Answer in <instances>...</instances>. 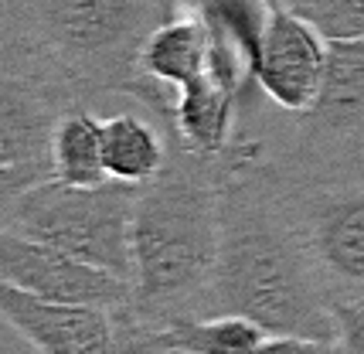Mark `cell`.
<instances>
[{"label":"cell","instance_id":"obj_9","mask_svg":"<svg viewBox=\"0 0 364 354\" xmlns=\"http://www.w3.org/2000/svg\"><path fill=\"white\" fill-rule=\"evenodd\" d=\"M68 106L58 85L0 62V167L51 174V136Z\"/></svg>","mask_w":364,"mask_h":354},{"label":"cell","instance_id":"obj_20","mask_svg":"<svg viewBox=\"0 0 364 354\" xmlns=\"http://www.w3.org/2000/svg\"><path fill=\"white\" fill-rule=\"evenodd\" d=\"M337 313V344L341 354H364V304L350 300H331Z\"/></svg>","mask_w":364,"mask_h":354},{"label":"cell","instance_id":"obj_16","mask_svg":"<svg viewBox=\"0 0 364 354\" xmlns=\"http://www.w3.org/2000/svg\"><path fill=\"white\" fill-rule=\"evenodd\" d=\"M177 4L198 11L205 17L208 31L228 41L242 58H249L255 72V55L266 34L272 0H177Z\"/></svg>","mask_w":364,"mask_h":354},{"label":"cell","instance_id":"obj_11","mask_svg":"<svg viewBox=\"0 0 364 354\" xmlns=\"http://www.w3.org/2000/svg\"><path fill=\"white\" fill-rule=\"evenodd\" d=\"M238 96L215 75L181 85L174 92V106L160 127L167 129L171 144L198 161L218 163L238 146Z\"/></svg>","mask_w":364,"mask_h":354},{"label":"cell","instance_id":"obj_4","mask_svg":"<svg viewBox=\"0 0 364 354\" xmlns=\"http://www.w3.org/2000/svg\"><path fill=\"white\" fill-rule=\"evenodd\" d=\"M276 191L331 300L364 304V150L269 161Z\"/></svg>","mask_w":364,"mask_h":354},{"label":"cell","instance_id":"obj_1","mask_svg":"<svg viewBox=\"0 0 364 354\" xmlns=\"http://www.w3.org/2000/svg\"><path fill=\"white\" fill-rule=\"evenodd\" d=\"M208 313H238L266 334L337 340V313L276 191L269 157L242 136L222 177V245Z\"/></svg>","mask_w":364,"mask_h":354},{"label":"cell","instance_id":"obj_15","mask_svg":"<svg viewBox=\"0 0 364 354\" xmlns=\"http://www.w3.org/2000/svg\"><path fill=\"white\" fill-rule=\"evenodd\" d=\"M160 334L174 354H255L266 338L259 323L238 313H205L164 323Z\"/></svg>","mask_w":364,"mask_h":354},{"label":"cell","instance_id":"obj_7","mask_svg":"<svg viewBox=\"0 0 364 354\" xmlns=\"http://www.w3.org/2000/svg\"><path fill=\"white\" fill-rule=\"evenodd\" d=\"M327 51L331 41L314 24L272 4L255 55V89H262V96H269L286 113H306L323 85Z\"/></svg>","mask_w":364,"mask_h":354},{"label":"cell","instance_id":"obj_3","mask_svg":"<svg viewBox=\"0 0 364 354\" xmlns=\"http://www.w3.org/2000/svg\"><path fill=\"white\" fill-rule=\"evenodd\" d=\"M228 157L218 163L198 161L171 144L167 167L150 184H140L133 208L129 304L157 327L208 313L222 245V177Z\"/></svg>","mask_w":364,"mask_h":354},{"label":"cell","instance_id":"obj_5","mask_svg":"<svg viewBox=\"0 0 364 354\" xmlns=\"http://www.w3.org/2000/svg\"><path fill=\"white\" fill-rule=\"evenodd\" d=\"M136 194L140 188L123 181L82 188L51 174L17 198L7 228L129 283Z\"/></svg>","mask_w":364,"mask_h":354},{"label":"cell","instance_id":"obj_21","mask_svg":"<svg viewBox=\"0 0 364 354\" xmlns=\"http://www.w3.org/2000/svg\"><path fill=\"white\" fill-rule=\"evenodd\" d=\"M255 354H341V344L300 334H266Z\"/></svg>","mask_w":364,"mask_h":354},{"label":"cell","instance_id":"obj_12","mask_svg":"<svg viewBox=\"0 0 364 354\" xmlns=\"http://www.w3.org/2000/svg\"><path fill=\"white\" fill-rule=\"evenodd\" d=\"M208 55H211V34H208L205 17L177 4L143 41L140 72L143 79L177 92L181 85L205 75Z\"/></svg>","mask_w":364,"mask_h":354},{"label":"cell","instance_id":"obj_8","mask_svg":"<svg viewBox=\"0 0 364 354\" xmlns=\"http://www.w3.org/2000/svg\"><path fill=\"white\" fill-rule=\"evenodd\" d=\"M296 150L317 157L364 150V38L331 41L323 85L314 106L300 113Z\"/></svg>","mask_w":364,"mask_h":354},{"label":"cell","instance_id":"obj_10","mask_svg":"<svg viewBox=\"0 0 364 354\" xmlns=\"http://www.w3.org/2000/svg\"><path fill=\"white\" fill-rule=\"evenodd\" d=\"M127 306V304H123ZM116 306L58 304L0 283V321L38 354H92L109 338Z\"/></svg>","mask_w":364,"mask_h":354},{"label":"cell","instance_id":"obj_18","mask_svg":"<svg viewBox=\"0 0 364 354\" xmlns=\"http://www.w3.org/2000/svg\"><path fill=\"white\" fill-rule=\"evenodd\" d=\"M92 354H174L160 334L157 323H150L143 313L133 310V304L116 306L109 338L102 340Z\"/></svg>","mask_w":364,"mask_h":354},{"label":"cell","instance_id":"obj_6","mask_svg":"<svg viewBox=\"0 0 364 354\" xmlns=\"http://www.w3.org/2000/svg\"><path fill=\"white\" fill-rule=\"evenodd\" d=\"M0 283L24 293L85 306H123L133 300L127 279L65 256L62 249L28 239L14 228H0Z\"/></svg>","mask_w":364,"mask_h":354},{"label":"cell","instance_id":"obj_13","mask_svg":"<svg viewBox=\"0 0 364 354\" xmlns=\"http://www.w3.org/2000/svg\"><path fill=\"white\" fill-rule=\"evenodd\" d=\"M102 154L109 181L123 184H150L171 161L167 129L136 113H116L102 119Z\"/></svg>","mask_w":364,"mask_h":354},{"label":"cell","instance_id":"obj_14","mask_svg":"<svg viewBox=\"0 0 364 354\" xmlns=\"http://www.w3.org/2000/svg\"><path fill=\"white\" fill-rule=\"evenodd\" d=\"M51 174L68 184H106V154H102V119L89 113L85 102H72L62 113L51 136Z\"/></svg>","mask_w":364,"mask_h":354},{"label":"cell","instance_id":"obj_17","mask_svg":"<svg viewBox=\"0 0 364 354\" xmlns=\"http://www.w3.org/2000/svg\"><path fill=\"white\" fill-rule=\"evenodd\" d=\"M314 24L327 41L364 38V0H272Z\"/></svg>","mask_w":364,"mask_h":354},{"label":"cell","instance_id":"obj_2","mask_svg":"<svg viewBox=\"0 0 364 354\" xmlns=\"http://www.w3.org/2000/svg\"><path fill=\"white\" fill-rule=\"evenodd\" d=\"M177 0H0V62L72 102L136 96L140 51Z\"/></svg>","mask_w":364,"mask_h":354},{"label":"cell","instance_id":"obj_19","mask_svg":"<svg viewBox=\"0 0 364 354\" xmlns=\"http://www.w3.org/2000/svg\"><path fill=\"white\" fill-rule=\"evenodd\" d=\"M41 177H51V174L38 171V167H0V228L11 222V211H14L17 198L28 191L31 184H38Z\"/></svg>","mask_w":364,"mask_h":354}]
</instances>
